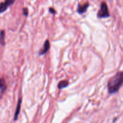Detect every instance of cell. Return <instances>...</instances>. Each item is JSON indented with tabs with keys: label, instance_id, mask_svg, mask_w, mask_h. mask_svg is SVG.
Masks as SVG:
<instances>
[{
	"label": "cell",
	"instance_id": "obj_3",
	"mask_svg": "<svg viewBox=\"0 0 123 123\" xmlns=\"http://www.w3.org/2000/svg\"><path fill=\"white\" fill-rule=\"evenodd\" d=\"M15 0H5L4 2L0 3V13H3L8 7L13 4Z\"/></svg>",
	"mask_w": 123,
	"mask_h": 123
},
{
	"label": "cell",
	"instance_id": "obj_9",
	"mask_svg": "<svg viewBox=\"0 0 123 123\" xmlns=\"http://www.w3.org/2000/svg\"><path fill=\"white\" fill-rule=\"evenodd\" d=\"M4 31H1L0 32V43L1 45H4Z\"/></svg>",
	"mask_w": 123,
	"mask_h": 123
},
{
	"label": "cell",
	"instance_id": "obj_10",
	"mask_svg": "<svg viewBox=\"0 0 123 123\" xmlns=\"http://www.w3.org/2000/svg\"><path fill=\"white\" fill-rule=\"evenodd\" d=\"M23 14L25 15V16H28V9L26 8H23Z\"/></svg>",
	"mask_w": 123,
	"mask_h": 123
},
{
	"label": "cell",
	"instance_id": "obj_5",
	"mask_svg": "<svg viewBox=\"0 0 123 123\" xmlns=\"http://www.w3.org/2000/svg\"><path fill=\"white\" fill-rule=\"evenodd\" d=\"M89 6L90 5H89V4L88 2L84 4V5H79L77 11H78V12L79 14H83V13L86 12L88 7H89Z\"/></svg>",
	"mask_w": 123,
	"mask_h": 123
},
{
	"label": "cell",
	"instance_id": "obj_2",
	"mask_svg": "<svg viewBox=\"0 0 123 123\" xmlns=\"http://www.w3.org/2000/svg\"><path fill=\"white\" fill-rule=\"evenodd\" d=\"M110 16L108 6L105 2H103L100 5V8L97 13V17L98 18H106Z\"/></svg>",
	"mask_w": 123,
	"mask_h": 123
},
{
	"label": "cell",
	"instance_id": "obj_6",
	"mask_svg": "<svg viewBox=\"0 0 123 123\" xmlns=\"http://www.w3.org/2000/svg\"><path fill=\"white\" fill-rule=\"evenodd\" d=\"M21 102H22V100L21 98H19V101H18V105H17L16 109V112L14 113V120L16 121L18 119V116H19V113H20V107H21Z\"/></svg>",
	"mask_w": 123,
	"mask_h": 123
},
{
	"label": "cell",
	"instance_id": "obj_11",
	"mask_svg": "<svg viewBox=\"0 0 123 123\" xmlns=\"http://www.w3.org/2000/svg\"><path fill=\"white\" fill-rule=\"evenodd\" d=\"M49 12L53 14H55V13H56V11H55V10L54 9V8H51V7L49 8Z\"/></svg>",
	"mask_w": 123,
	"mask_h": 123
},
{
	"label": "cell",
	"instance_id": "obj_1",
	"mask_svg": "<svg viewBox=\"0 0 123 123\" xmlns=\"http://www.w3.org/2000/svg\"><path fill=\"white\" fill-rule=\"evenodd\" d=\"M123 83V72H118L112 77L108 83V92L114 94L119 90Z\"/></svg>",
	"mask_w": 123,
	"mask_h": 123
},
{
	"label": "cell",
	"instance_id": "obj_4",
	"mask_svg": "<svg viewBox=\"0 0 123 123\" xmlns=\"http://www.w3.org/2000/svg\"><path fill=\"white\" fill-rule=\"evenodd\" d=\"M49 48H50V43H49V41L48 40H46L44 43L43 48L40 51V55H44V54H45L49 51Z\"/></svg>",
	"mask_w": 123,
	"mask_h": 123
},
{
	"label": "cell",
	"instance_id": "obj_8",
	"mask_svg": "<svg viewBox=\"0 0 123 123\" xmlns=\"http://www.w3.org/2000/svg\"><path fill=\"white\" fill-rule=\"evenodd\" d=\"M6 88H7V86H6L4 80L1 78L0 79V90H1V92L3 93L6 90Z\"/></svg>",
	"mask_w": 123,
	"mask_h": 123
},
{
	"label": "cell",
	"instance_id": "obj_7",
	"mask_svg": "<svg viewBox=\"0 0 123 123\" xmlns=\"http://www.w3.org/2000/svg\"><path fill=\"white\" fill-rule=\"evenodd\" d=\"M68 82L67 80H62L59 82L58 84V88L59 89H62L63 88H66L68 86Z\"/></svg>",
	"mask_w": 123,
	"mask_h": 123
}]
</instances>
